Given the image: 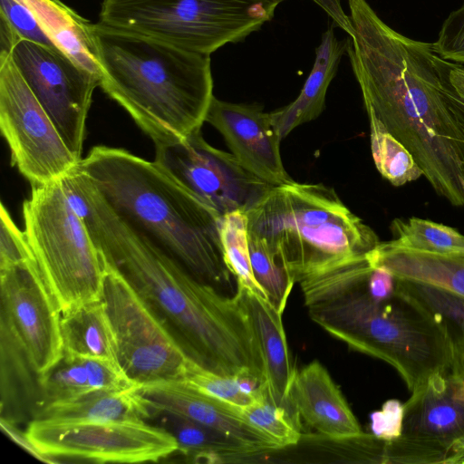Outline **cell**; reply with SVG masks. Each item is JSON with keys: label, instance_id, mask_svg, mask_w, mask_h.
<instances>
[{"label": "cell", "instance_id": "7", "mask_svg": "<svg viewBox=\"0 0 464 464\" xmlns=\"http://www.w3.org/2000/svg\"><path fill=\"white\" fill-rule=\"evenodd\" d=\"M24 234L61 314L101 300L105 262L62 180L32 187Z\"/></svg>", "mask_w": 464, "mask_h": 464}, {"label": "cell", "instance_id": "2", "mask_svg": "<svg viewBox=\"0 0 464 464\" xmlns=\"http://www.w3.org/2000/svg\"><path fill=\"white\" fill-rule=\"evenodd\" d=\"M347 54L368 117L411 152L433 190L464 206V132L442 94L432 44L386 24L367 0H348Z\"/></svg>", "mask_w": 464, "mask_h": 464}, {"label": "cell", "instance_id": "22", "mask_svg": "<svg viewBox=\"0 0 464 464\" xmlns=\"http://www.w3.org/2000/svg\"><path fill=\"white\" fill-rule=\"evenodd\" d=\"M348 39H338L334 25L321 37L313 68L295 100L270 112L272 124L281 139L301 124L316 119L324 108L327 89L337 72Z\"/></svg>", "mask_w": 464, "mask_h": 464}, {"label": "cell", "instance_id": "29", "mask_svg": "<svg viewBox=\"0 0 464 464\" xmlns=\"http://www.w3.org/2000/svg\"><path fill=\"white\" fill-rule=\"evenodd\" d=\"M219 229L225 261L237 285L246 287L267 299L251 267L246 212L236 210L222 215Z\"/></svg>", "mask_w": 464, "mask_h": 464}, {"label": "cell", "instance_id": "27", "mask_svg": "<svg viewBox=\"0 0 464 464\" xmlns=\"http://www.w3.org/2000/svg\"><path fill=\"white\" fill-rule=\"evenodd\" d=\"M392 244L434 253L464 252V235L457 229L416 217L395 218L391 224Z\"/></svg>", "mask_w": 464, "mask_h": 464}, {"label": "cell", "instance_id": "37", "mask_svg": "<svg viewBox=\"0 0 464 464\" xmlns=\"http://www.w3.org/2000/svg\"><path fill=\"white\" fill-rule=\"evenodd\" d=\"M403 404L395 399L386 401L380 411L370 414V430L377 439L391 441L401 436Z\"/></svg>", "mask_w": 464, "mask_h": 464}, {"label": "cell", "instance_id": "1", "mask_svg": "<svg viewBox=\"0 0 464 464\" xmlns=\"http://www.w3.org/2000/svg\"><path fill=\"white\" fill-rule=\"evenodd\" d=\"M107 264L120 272L201 367L265 379L258 343L237 298L202 283L121 218L82 173L64 182Z\"/></svg>", "mask_w": 464, "mask_h": 464}, {"label": "cell", "instance_id": "35", "mask_svg": "<svg viewBox=\"0 0 464 464\" xmlns=\"http://www.w3.org/2000/svg\"><path fill=\"white\" fill-rule=\"evenodd\" d=\"M432 45L440 57L464 64V5L445 19Z\"/></svg>", "mask_w": 464, "mask_h": 464}, {"label": "cell", "instance_id": "11", "mask_svg": "<svg viewBox=\"0 0 464 464\" xmlns=\"http://www.w3.org/2000/svg\"><path fill=\"white\" fill-rule=\"evenodd\" d=\"M0 129L12 165L31 187L62 179L80 162L70 151L11 54L0 58Z\"/></svg>", "mask_w": 464, "mask_h": 464}, {"label": "cell", "instance_id": "40", "mask_svg": "<svg viewBox=\"0 0 464 464\" xmlns=\"http://www.w3.org/2000/svg\"><path fill=\"white\" fill-rule=\"evenodd\" d=\"M0 35L1 58L10 55L14 45L22 38L9 21L2 14H0Z\"/></svg>", "mask_w": 464, "mask_h": 464}, {"label": "cell", "instance_id": "14", "mask_svg": "<svg viewBox=\"0 0 464 464\" xmlns=\"http://www.w3.org/2000/svg\"><path fill=\"white\" fill-rule=\"evenodd\" d=\"M1 334L37 379L63 356L61 312L34 259L0 268Z\"/></svg>", "mask_w": 464, "mask_h": 464}, {"label": "cell", "instance_id": "30", "mask_svg": "<svg viewBox=\"0 0 464 464\" xmlns=\"http://www.w3.org/2000/svg\"><path fill=\"white\" fill-rule=\"evenodd\" d=\"M247 242L254 276L268 301L283 314L296 282L263 238L247 231Z\"/></svg>", "mask_w": 464, "mask_h": 464}, {"label": "cell", "instance_id": "36", "mask_svg": "<svg viewBox=\"0 0 464 464\" xmlns=\"http://www.w3.org/2000/svg\"><path fill=\"white\" fill-rule=\"evenodd\" d=\"M0 1V14L9 21L21 38L54 46L39 26L30 9L21 0Z\"/></svg>", "mask_w": 464, "mask_h": 464}, {"label": "cell", "instance_id": "23", "mask_svg": "<svg viewBox=\"0 0 464 464\" xmlns=\"http://www.w3.org/2000/svg\"><path fill=\"white\" fill-rule=\"evenodd\" d=\"M53 44L73 62L100 76L94 24L60 0H21Z\"/></svg>", "mask_w": 464, "mask_h": 464}, {"label": "cell", "instance_id": "33", "mask_svg": "<svg viewBox=\"0 0 464 464\" xmlns=\"http://www.w3.org/2000/svg\"><path fill=\"white\" fill-rule=\"evenodd\" d=\"M190 387L237 410L255 400L244 394L234 377H226L207 370L188 359L183 379Z\"/></svg>", "mask_w": 464, "mask_h": 464}, {"label": "cell", "instance_id": "13", "mask_svg": "<svg viewBox=\"0 0 464 464\" xmlns=\"http://www.w3.org/2000/svg\"><path fill=\"white\" fill-rule=\"evenodd\" d=\"M11 57L70 151L81 161L86 121L100 76L55 46L23 38Z\"/></svg>", "mask_w": 464, "mask_h": 464}, {"label": "cell", "instance_id": "10", "mask_svg": "<svg viewBox=\"0 0 464 464\" xmlns=\"http://www.w3.org/2000/svg\"><path fill=\"white\" fill-rule=\"evenodd\" d=\"M386 463L464 464V379L450 366L411 392L401 434L387 441Z\"/></svg>", "mask_w": 464, "mask_h": 464}, {"label": "cell", "instance_id": "8", "mask_svg": "<svg viewBox=\"0 0 464 464\" xmlns=\"http://www.w3.org/2000/svg\"><path fill=\"white\" fill-rule=\"evenodd\" d=\"M271 0H103L99 23L210 55L270 21Z\"/></svg>", "mask_w": 464, "mask_h": 464}, {"label": "cell", "instance_id": "17", "mask_svg": "<svg viewBox=\"0 0 464 464\" xmlns=\"http://www.w3.org/2000/svg\"><path fill=\"white\" fill-rule=\"evenodd\" d=\"M139 392L150 409L179 414L218 430L250 449L255 456L279 450L274 441L246 422L237 409L190 387L183 381L143 384Z\"/></svg>", "mask_w": 464, "mask_h": 464}, {"label": "cell", "instance_id": "5", "mask_svg": "<svg viewBox=\"0 0 464 464\" xmlns=\"http://www.w3.org/2000/svg\"><path fill=\"white\" fill-rule=\"evenodd\" d=\"M100 87L155 145L201 130L213 94L210 55L94 24Z\"/></svg>", "mask_w": 464, "mask_h": 464}, {"label": "cell", "instance_id": "34", "mask_svg": "<svg viewBox=\"0 0 464 464\" xmlns=\"http://www.w3.org/2000/svg\"><path fill=\"white\" fill-rule=\"evenodd\" d=\"M34 259L24 231L13 221L3 203L0 210V268ZM35 260V259H34Z\"/></svg>", "mask_w": 464, "mask_h": 464}, {"label": "cell", "instance_id": "28", "mask_svg": "<svg viewBox=\"0 0 464 464\" xmlns=\"http://www.w3.org/2000/svg\"><path fill=\"white\" fill-rule=\"evenodd\" d=\"M372 156L377 170L392 185L400 187L423 176L405 146L385 130L373 117H368Z\"/></svg>", "mask_w": 464, "mask_h": 464}, {"label": "cell", "instance_id": "25", "mask_svg": "<svg viewBox=\"0 0 464 464\" xmlns=\"http://www.w3.org/2000/svg\"><path fill=\"white\" fill-rule=\"evenodd\" d=\"M150 420L169 432L178 443V451L193 462H242L244 458L255 456L250 449L233 438L184 416L154 411Z\"/></svg>", "mask_w": 464, "mask_h": 464}, {"label": "cell", "instance_id": "20", "mask_svg": "<svg viewBox=\"0 0 464 464\" xmlns=\"http://www.w3.org/2000/svg\"><path fill=\"white\" fill-rule=\"evenodd\" d=\"M373 267H384L396 278L424 284L464 298V252L434 253L379 242L368 253Z\"/></svg>", "mask_w": 464, "mask_h": 464}, {"label": "cell", "instance_id": "3", "mask_svg": "<svg viewBox=\"0 0 464 464\" xmlns=\"http://www.w3.org/2000/svg\"><path fill=\"white\" fill-rule=\"evenodd\" d=\"M76 168L121 218L198 281L220 292L233 288L222 215L159 164L99 145Z\"/></svg>", "mask_w": 464, "mask_h": 464}, {"label": "cell", "instance_id": "26", "mask_svg": "<svg viewBox=\"0 0 464 464\" xmlns=\"http://www.w3.org/2000/svg\"><path fill=\"white\" fill-rule=\"evenodd\" d=\"M61 331L63 354L120 365L113 330L102 299L63 313Z\"/></svg>", "mask_w": 464, "mask_h": 464}, {"label": "cell", "instance_id": "32", "mask_svg": "<svg viewBox=\"0 0 464 464\" xmlns=\"http://www.w3.org/2000/svg\"><path fill=\"white\" fill-rule=\"evenodd\" d=\"M396 279L399 289L440 322L451 340L464 341V298L435 286Z\"/></svg>", "mask_w": 464, "mask_h": 464}, {"label": "cell", "instance_id": "39", "mask_svg": "<svg viewBox=\"0 0 464 464\" xmlns=\"http://www.w3.org/2000/svg\"><path fill=\"white\" fill-rule=\"evenodd\" d=\"M397 290L396 277L384 267H373L367 279V291L375 300H387Z\"/></svg>", "mask_w": 464, "mask_h": 464}, {"label": "cell", "instance_id": "16", "mask_svg": "<svg viewBox=\"0 0 464 464\" xmlns=\"http://www.w3.org/2000/svg\"><path fill=\"white\" fill-rule=\"evenodd\" d=\"M206 121L223 136L231 153L249 172L271 186L294 179L286 172L280 153L281 138L258 104L234 103L214 96Z\"/></svg>", "mask_w": 464, "mask_h": 464}, {"label": "cell", "instance_id": "31", "mask_svg": "<svg viewBox=\"0 0 464 464\" xmlns=\"http://www.w3.org/2000/svg\"><path fill=\"white\" fill-rule=\"evenodd\" d=\"M237 411L246 422L271 439L279 450L296 446L302 440V423L288 410L276 405L267 390L259 399Z\"/></svg>", "mask_w": 464, "mask_h": 464}, {"label": "cell", "instance_id": "18", "mask_svg": "<svg viewBox=\"0 0 464 464\" xmlns=\"http://www.w3.org/2000/svg\"><path fill=\"white\" fill-rule=\"evenodd\" d=\"M288 400L301 422L319 437L344 440L363 433L341 390L317 360L296 370Z\"/></svg>", "mask_w": 464, "mask_h": 464}, {"label": "cell", "instance_id": "19", "mask_svg": "<svg viewBox=\"0 0 464 464\" xmlns=\"http://www.w3.org/2000/svg\"><path fill=\"white\" fill-rule=\"evenodd\" d=\"M235 295L256 334L270 400L288 410L301 422L288 400L296 370L289 353L282 314L266 298L246 287L237 285Z\"/></svg>", "mask_w": 464, "mask_h": 464}, {"label": "cell", "instance_id": "4", "mask_svg": "<svg viewBox=\"0 0 464 464\" xmlns=\"http://www.w3.org/2000/svg\"><path fill=\"white\" fill-rule=\"evenodd\" d=\"M367 255L299 280L304 305L331 335L392 366L411 392L450 366L452 341L447 329L398 285L387 300L371 297L367 279L373 266Z\"/></svg>", "mask_w": 464, "mask_h": 464}, {"label": "cell", "instance_id": "41", "mask_svg": "<svg viewBox=\"0 0 464 464\" xmlns=\"http://www.w3.org/2000/svg\"><path fill=\"white\" fill-rule=\"evenodd\" d=\"M451 370L464 379V341L452 339Z\"/></svg>", "mask_w": 464, "mask_h": 464}, {"label": "cell", "instance_id": "6", "mask_svg": "<svg viewBox=\"0 0 464 464\" xmlns=\"http://www.w3.org/2000/svg\"><path fill=\"white\" fill-rule=\"evenodd\" d=\"M246 212L248 231L266 241L296 283L366 255L380 242L324 184L273 186Z\"/></svg>", "mask_w": 464, "mask_h": 464}, {"label": "cell", "instance_id": "12", "mask_svg": "<svg viewBox=\"0 0 464 464\" xmlns=\"http://www.w3.org/2000/svg\"><path fill=\"white\" fill-rule=\"evenodd\" d=\"M25 437L40 456L95 462H157L178 451L175 438L145 420L59 422L32 420Z\"/></svg>", "mask_w": 464, "mask_h": 464}, {"label": "cell", "instance_id": "9", "mask_svg": "<svg viewBox=\"0 0 464 464\" xmlns=\"http://www.w3.org/2000/svg\"><path fill=\"white\" fill-rule=\"evenodd\" d=\"M102 300L113 330L119 364L130 380L143 385L183 379L188 356L150 306L106 262Z\"/></svg>", "mask_w": 464, "mask_h": 464}, {"label": "cell", "instance_id": "42", "mask_svg": "<svg viewBox=\"0 0 464 464\" xmlns=\"http://www.w3.org/2000/svg\"><path fill=\"white\" fill-rule=\"evenodd\" d=\"M450 73L464 86V67L459 63L447 61Z\"/></svg>", "mask_w": 464, "mask_h": 464}, {"label": "cell", "instance_id": "43", "mask_svg": "<svg viewBox=\"0 0 464 464\" xmlns=\"http://www.w3.org/2000/svg\"><path fill=\"white\" fill-rule=\"evenodd\" d=\"M271 1H275V2H283L285 0H271Z\"/></svg>", "mask_w": 464, "mask_h": 464}, {"label": "cell", "instance_id": "38", "mask_svg": "<svg viewBox=\"0 0 464 464\" xmlns=\"http://www.w3.org/2000/svg\"><path fill=\"white\" fill-rule=\"evenodd\" d=\"M440 70L443 98L452 117L464 132V86L450 73L447 60L441 57Z\"/></svg>", "mask_w": 464, "mask_h": 464}, {"label": "cell", "instance_id": "24", "mask_svg": "<svg viewBox=\"0 0 464 464\" xmlns=\"http://www.w3.org/2000/svg\"><path fill=\"white\" fill-rule=\"evenodd\" d=\"M140 387L121 392L96 391L48 403L39 407L35 419L59 422L147 421L150 411L139 392Z\"/></svg>", "mask_w": 464, "mask_h": 464}, {"label": "cell", "instance_id": "21", "mask_svg": "<svg viewBox=\"0 0 464 464\" xmlns=\"http://www.w3.org/2000/svg\"><path fill=\"white\" fill-rule=\"evenodd\" d=\"M40 407L72 400L96 391H127L140 385L130 380L120 365L108 361L65 355L38 378Z\"/></svg>", "mask_w": 464, "mask_h": 464}, {"label": "cell", "instance_id": "15", "mask_svg": "<svg viewBox=\"0 0 464 464\" xmlns=\"http://www.w3.org/2000/svg\"><path fill=\"white\" fill-rule=\"evenodd\" d=\"M155 149L154 161L221 215L246 211L273 187L246 170L232 153L208 144L201 130Z\"/></svg>", "mask_w": 464, "mask_h": 464}]
</instances>
